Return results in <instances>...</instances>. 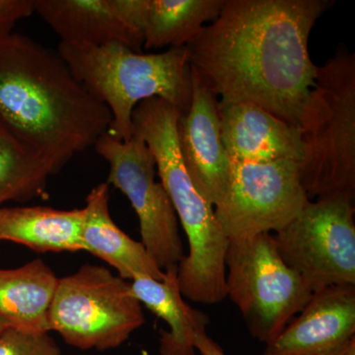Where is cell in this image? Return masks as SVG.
<instances>
[{"label":"cell","instance_id":"6da1fadb","mask_svg":"<svg viewBox=\"0 0 355 355\" xmlns=\"http://www.w3.org/2000/svg\"><path fill=\"white\" fill-rule=\"evenodd\" d=\"M331 0H225L189 44V60L221 103H252L298 127L316 78L308 42Z\"/></svg>","mask_w":355,"mask_h":355},{"label":"cell","instance_id":"7a4b0ae2","mask_svg":"<svg viewBox=\"0 0 355 355\" xmlns=\"http://www.w3.org/2000/svg\"><path fill=\"white\" fill-rule=\"evenodd\" d=\"M0 114L53 175L94 146L112 121L58 51L13 32L0 38Z\"/></svg>","mask_w":355,"mask_h":355},{"label":"cell","instance_id":"3957f363","mask_svg":"<svg viewBox=\"0 0 355 355\" xmlns=\"http://www.w3.org/2000/svg\"><path fill=\"white\" fill-rule=\"evenodd\" d=\"M180 113L170 103L151 98L132 114L133 135L144 139L156 162L158 176L171 200L189 242V253L177 268L184 297L214 305L226 295L225 254L229 240L214 209L191 183L178 142Z\"/></svg>","mask_w":355,"mask_h":355},{"label":"cell","instance_id":"277c9868","mask_svg":"<svg viewBox=\"0 0 355 355\" xmlns=\"http://www.w3.org/2000/svg\"><path fill=\"white\" fill-rule=\"evenodd\" d=\"M58 51L89 94L108 108V132L116 139H132L133 112L147 99L160 98L181 114L190 108L188 46L144 53L120 43L83 46L60 42Z\"/></svg>","mask_w":355,"mask_h":355},{"label":"cell","instance_id":"5b68a950","mask_svg":"<svg viewBox=\"0 0 355 355\" xmlns=\"http://www.w3.org/2000/svg\"><path fill=\"white\" fill-rule=\"evenodd\" d=\"M301 183L308 198L355 200V55L338 50L317 67L299 119Z\"/></svg>","mask_w":355,"mask_h":355},{"label":"cell","instance_id":"8992f818","mask_svg":"<svg viewBox=\"0 0 355 355\" xmlns=\"http://www.w3.org/2000/svg\"><path fill=\"white\" fill-rule=\"evenodd\" d=\"M49 331L80 349L121 347L146 323L128 280L103 266L86 263L58 279L49 311Z\"/></svg>","mask_w":355,"mask_h":355},{"label":"cell","instance_id":"52a82bcc","mask_svg":"<svg viewBox=\"0 0 355 355\" xmlns=\"http://www.w3.org/2000/svg\"><path fill=\"white\" fill-rule=\"evenodd\" d=\"M226 295L256 340L272 342L304 308L313 291L286 265L272 233L230 240L225 254Z\"/></svg>","mask_w":355,"mask_h":355},{"label":"cell","instance_id":"ba28073f","mask_svg":"<svg viewBox=\"0 0 355 355\" xmlns=\"http://www.w3.org/2000/svg\"><path fill=\"white\" fill-rule=\"evenodd\" d=\"M354 209L345 197L317 198L273 234L282 260L313 292L355 286Z\"/></svg>","mask_w":355,"mask_h":355},{"label":"cell","instance_id":"9c48e42d","mask_svg":"<svg viewBox=\"0 0 355 355\" xmlns=\"http://www.w3.org/2000/svg\"><path fill=\"white\" fill-rule=\"evenodd\" d=\"M109 163V184L125 193L139 217L141 243L164 272L179 266L184 254L179 220L161 182L156 181V162L150 149L137 135L121 140L108 132L94 144Z\"/></svg>","mask_w":355,"mask_h":355},{"label":"cell","instance_id":"30bf717a","mask_svg":"<svg viewBox=\"0 0 355 355\" xmlns=\"http://www.w3.org/2000/svg\"><path fill=\"white\" fill-rule=\"evenodd\" d=\"M309 202L297 161L232 162L227 191L214 214L230 241L277 233Z\"/></svg>","mask_w":355,"mask_h":355},{"label":"cell","instance_id":"8fae6325","mask_svg":"<svg viewBox=\"0 0 355 355\" xmlns=\"http://www.w3.org/2000/svg\"><path fill=\"white\" fill-rule=\"evenodd\" d=\"M191 76V105L178 119V142L191 183L214 207L227 191L232 161L221 139L219 100L193 67Z\"/></svg>","mask_w":355,"mask_h":355},{"label":"cell","instance_id":"7c38bea8","mask_svg":"<svg viewBox=\"0 0 355 355\" xmlns=\"http://www.w3.org/2000/svg\"><path fill=\"white\" fill-rule=\"evenodd\" d=\"M355 343V286L314 291L263 355H345Z\"/></svg>","mask_w":355,"mask_h":355},{"label":"cell","instance_id":"4fadbf2b","mask_svg":"<svg viewBox=\"0 0 355 355\" xmlns=\"http://www.w3.org/2000/svg\"><path fill=\"white\" fill-rule=\"evenodd\" d=\"M221 139L232 162H300V128L252 103L218 102Z\"/></svg>","mask_w":355,"mask_h":355},{"label":"cell","instance_id":"5bb4252c","mask_svg":"<svg viewBox=\"0 0 355 355\" xmlns=\"http://www.w3.org/2000/svg\"><path fill=\"white\" fill-rule=\"evenodd\" d=\"M35 13L57 33L62 43H120L142 53L144 36L125 17L119 0H35Z\"/></svg>","mask_w":355,"mask_h":355},{"label":"cell","instance_id":"9a60e30c","mask_svg":"<svg viewBox=\"0 0 355 355\" xmlns=\"http://www.w3.org/2000/svg\"><path fill=\"white\" fill-rule=\"evenodd\" d=\"M110 184H97L86 198L81 242L83 251L113 266L125 280L149 277L162 280L165 272L141 242L135 241L114 223L109 209Z\"/></svg>","mask_w":355,"mask_h":355},{"label":"cell","instance_id":"2e32d148","mask_svg":"<svg viewBox=\"0 0 355 355\" xmlns=\"http://www.w3.org/2000/svg\"><path fill=\"white\" fill-rule=\"evenodd\" d=\"M85 209L0 207V241L23 245L40 253L83 251Z\"/></svg>","mask_w":355,"mask_h":355},{"label":"cell","instance_id":"e0dca14e","mask_svg":"<svg viewBox=\"0 0 355 355\" xmlns=\"http://www.w3.org/2000/svg\"><path fill=\"white\" fill-rule=\"evenodd\" d=\"M178 266L164 270L162 280L139 277L130 282L135 297L164 320L169 331H160V355H196L195 338L205 331L209 317L184 302L177 277Z\"/></svg>","mask_w":355,"mask_h":355},{"label":"cell","instance_id":"ac0fdd59","mask_svg":"<svg viewBox=\"0 0 355 355\" xmlns=\"http://www.w3.org/2000/svg\"><path fill=\"white\" fill-rule=\"evenodd\" d=\"M58 277L41 259L16 268H0V318L11 328L49 333V311Z\"/></svg>","mask_w":355,"mask_h":355},{"label":"cell","instance_id":"d6986e66","mask_svg":"<svg viewBox=\"0 0 355 355\" xmlns=\"http://www.w3.org/2000/svg\"><path fill=\"white\" fill-rule=\"evenodd\" d=\"M225 0H149L144 46L182 48L198 38L205 23L218 17Z\"/></svg>","mask_w":355,"mask_h":355},{"label":"cell","instance_id":"ffe728a7","mask_svg":"<svg viewBox=\"0 0 355 355\" xmlns=\"http://www.w3.org/2000/svg\"><path fill=\"white\" fill-rule=\"evenodd\" d=\"M48 163L0 114V207L48 197Z\"/></svg>","mask_w":355,"mask_h":355},{"label":"cell","instance_id":"44dd1931","mask_svg":"<svg viewBox=\"0 0 355 355\" xmlns=\"http://www.w3.org/2000/svg\"><path fill=\"white\" fill-rule=\"evenodd\" d=\"M0 355H62L49 333H27L6 329L0 334Z\"/></svg>","mask_w":355,"mask_h":355},{"label":"cell","instance_id":"7402d4cb","mask_svg":"<svg viewBox=\"0 0 355 355\" xmlns=\"http://www.w3.org/2000/svg\"><path fill=\"white\" fill-rule=\"evenodd\" d=\"M35 13V0H0V38L12 33L24 18Z\"/></svg>","mask_w":355,"mask_h":355},{"label":"cell","instance_id":"603a6c76","mask_svg":"<svg viewBox=\"0 0 355 355\" xmlns=\"http://www.w3.org/2000/svg\"><path fill=\"white\" fill-rule=\"evenodd\" d=\"M195 347L200 355H225L223 349L207 336L205 331H198L196 336Z\"/></svg>","mask_w":355,"mask_h":355},{"label":"cell","instance_id":"cb8c5ba5","mask_svg":"<svg viewBox=\"0 0 355 355\" xmlns=\"http://www.w3.org/2000/svg\"><path fill=\"white\" fill-rule=\"evenodd\" d=\"M9 326L8 323L6 321V320L2 319V318H0V334L2 333L6 329L8 328Z\"/></svg>","mask_w":355,"mask_h":355},{"label":"cell","instance_id":"d4e9b609","mask_svg":"<svg viewBox=\"0 0 355 355\" xmlns=\"http://www.w3.org/2000/svg\"><path fill=\"white\" fill-rule=\"evenodd\" d=\"M345 355H355V343L350 345V347Z\"/></svg>","mask_w":355,"mask_h":355}]
</instances>
